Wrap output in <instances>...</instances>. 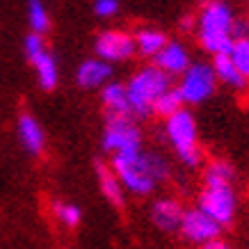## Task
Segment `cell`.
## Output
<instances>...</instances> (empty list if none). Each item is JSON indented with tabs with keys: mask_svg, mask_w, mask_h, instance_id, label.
Returning <instances> with one entry per match:
<instances>
[{
	"mask_svg": "<svg viewBox=\"0 0 249 249\" xmlns=\"http://www.w3.org/2000/svg\"><path fill=\"white\" fill-rule=\"evenodd\" d=\"M110 167L119 178L121 188L140 196L151 195L158 183L169 178V162L160 153H121L112 156Z\"/></svg>",
	"mask_w": 249,
	"mask_h": 249,
	"instance_id": "cell-1",
	"label": "cell"
},
{
	"mask_svg": "<svg viewBox=\"0 0 249 249\" xmlns=\"http://www.w3.org/2000/svg\"><path fill=\"white\" fill-rule=\"evenodd\" d=\"M233 21L235 16L224 0H208L201 7L199 18H196V35H199V41L208 53L224 55L231 51Z\"/></svg>",
	"mask_w": 249,
	"mask_h": 249,
	"instance_id": "cell-2",
	"label": "cell"
},
{
	"mask_svg": "<svg viewBox=\"0 0 249 249\" xmlns=\"http://www.w3.org/2000/svg\"><path fill=\"white\" fill-rule=\"evenodd\" d=\"M172 87V78L162 73L158 67H144L126 85V96L130 103L133 117H149L153 112V103Z\"/></svg>",
	"mask_w": 249,
	"mask_h": 249,
	"instance_id": "cell-3",
	"label": "cell"
},
{
	"mask_svg": "<svg viewBox=\"0 0 249 249\" xmlns=\"http://www.w3.org/2000/svg\"><path fill=\"white\" fill-rule=\"evenodd\" d=\"M165 135L183 165L196 167L201 162V146H199V140H196V124L190 110L183 107L181 112L165 119Z\"/></svg>",
	"mask_w": 249,
	"mask_h": 249,
	"instance_id": "cell-4",
	"label": "cell"
},
{
	"mask_svg": "<svg viewBox=\"0 0 249 249\" xmlns=\"http://www.w3.org/2000/svg\"><path fill=\"white\" fill-rule=\"evenodd\" d=\"M101 146L103 151L112 153V156L137 153L142 151V133L130 117H107Z\"/></svg>",
	"mask_w": 249,
	"mask_h": 249,
	"instance_id": "cell-5",
	"label": "cell"
},
{
	"mask_svg": "<svg viewBox=\"0 0 249 249\" xmlns=\"http://www.w3.org/2000/svg\"><path fill=\"white\" fill-rule=\"evenodd\" d=\"M215 87H217V78H215V71L211 64L195 62L185 69V73L176 85V91L181 94L183 103L196 106V103H204L206 98H211Z\"/></svg>",
	"mask_w": 249,
	"mask_h": 249,
	"instance_id": "cell-6",
	"label": "cell"
},
{
	"mask_svg": "<svg viewBox=\"0 0 249 249\" xmlns=\"http://www.w3.org/2000/svg\"><path fill=\"white\" fill-rule=\"evenodd\" d=\"M196 208L208 215V217L219 224V227H229L235 217V208H238V199H235L233 185H222V188H204L199 195V204Z\"/></svg>",
	"mask_w": 249,
	"mask_h": 249,
	"instance_id": "cell-7",
	"label": "cell"
},
{
	"mask_svg": "<svg viewBox=\"0 0 249 249\" xmlns=\"http://www.w3.org/2000/svg\"><path fill=\"white\" fill-rule=\"evenodd\" d=\"M94 51L98 60L114 64V62L128 60L135 53V41H133V35L124 30H103L94 39Z\"/></svg>",
	"mask_w": 249,
	"mask_h": 249,
	"instance_id": "cell-8",
	"label": "cell"
},
{
	"mask_svg": "<svg viewBox=\"0 0 249 249\" xmlns=\"http://www.w3.org/2000/svg\"><path fill=\"white\" fill-rule=\"evenodd\" d=\"M178 233L188 242H195V245H201V247H204L208 242L217 240L219 233H222V227L215 224V222H213L208 215H204L199 208H188V211H183Z\"/></svg>",
	"mask_w": 249,
	"mask_h": 249,
	"instance_id": "cell-9",
	"label": "cell"
},
{
	"mask_svg": "<svg viewBox=\"0 0 249 249\" xmlns=\"http://www.w3.org/2000/svg\"><path fill=\"white\" fill-rule=\"evenodd\" d=\"M190 64H192V62H190V53L185 51V46L178 44V41H167V44L162 46V51L153 57V67H158L160 71L167 73L169 78L183 76Z\"/></svg>",
	"mask_w": 249,
	"mask_h": 249,
	"instance_id": "cell-10",
	"label": "cell"
},
{
	"mask_svg": "<svg viewBox=\"0 0 249 249\" xmlns=\"http://www.w3.org/2000/svg\"><path fill=\"white\" fill-rule=\"evenodd\" d=\"M112 64L98 60V57H91V60H85L80 67L76 69V83L85 89H94V87H103V85L110 83L112 78Z\"/></svg>",
	"mask_w": 249,
	"mask_h": 249,
	"instance_id": "cell-11",
	"label": "cell"
},
{
	"mask_svg": "<svg viewBox=\"0 0 249 249\" xmlns=\"http://www.w3.org/2000/svg\"><path fill=\"white\" fill-rule=\"evenodd\" d=\"M183 219V206L176 199H158L151 206V222L160 231H178Z\"/></svg>",
	"mask_w": 249,
	"mask_h": 249,
	"instance_id": "cell-12",
	"label": "cell"
},
{
	"mask_svg": "<svg viewBox=\"0 0 249 249\" xmlns=\"http://www.w3.org/2000/svg\"><path fill=\"white\" fill-rule=\"evenodd\" d=\"M16 133H18V140H21L23 149L32 156H41L46 146V135L44 128L32 114H21L18 117V126H16Z\"/></svg>",
	"mask_w": 249,
	"mask_h": 249,
	"instance_id": "cell-13",
	"label": "cell"
},
{
	"mask_svg": "<svg viewBox=\"0 0 249 249\" xmlns=\"http://www.w3.org/2000/svg\"><path fill=\"white\" fill-rule=\"evenodd\" d=\"M101 103L106 106L107 117H130V103L126 96V85L121 83H107L101 89Z\"/></svg>",
	"mask_w": 249,
	"mask_h": 249,
	"instance_id": "cell-14",
	"label": "cell"
},
{
	"mask_svg": "<svg viewBox=\"0 0 249 249\" xmlns=\"http://www.w3.org/2000/svg\"><path fill=\"white\" fill-rule=\"evenodd\" d=\"M94 172H96L98 188H101L103 196H106V199H107V201H110L112 206L121 208V206H124V188H121L119 178L114 176L112 167L106 165L103 160H96V162H94Z\"/></svg>",
	"mask_w": 249,
	"mask_h": 249,
	"instance_id": "cell-15",
	"label": "cell"
},
{
	"mask_svg": "<svg viewBox=\"0 0 249 249\" xmlns=\"http://www.w3.org/2000/svg\"><path fill=\"white\" fill-rule=\"evenodd\" d=\"M133 41H135V53L144 55V57H156L162 51V46L167 44V37L165 32L156 30V28H140L133 35Z\"/></svg>",
	"mask_w": 249,
	"mask_h": 249,
	"instance_id": "cell-16",
	"label": "cell"
},
{
	"mask_svg": "<svg viewBox=\"0 0 249 249\" xmlns=\"http://www.w3.org/2000/svg\"><path fill=\"white\" fill-rule=\"evenodd\" d=\"M213 71H215V78L222 80L224 85L229 87H233V89H245L247 87V80L240 76V71L233 67V62L229 57V53L224 55H215V60H213Z\"/></svg>",
	"mask_w": 249,
	"mask_h": 249,
	"instance_id": "cell-17",
	"label": "cell"
},
{
	"mask_svg": "<svg viewBox=\"0 0 249 249\" xmlns=\"http://www.w3.org/2000/svg\"><path fill=\"white\" fill-rule=\"evenodd\" d=\"M35 64V73H37V80L41 85V89L51 91L57 87V80H60V69H57V60H55L53 55L46 51L37 62H32Z\"/></svg>",
	"mask_w": 249,
	"mask_h": 249,
	"instance_id": "cell-18",
	"label": "cell"
},
{
	"mask_svg": "<svg viewBox=\"0 0 249 249\" xmlns=\"http://www.w3.org/2000/svg\"><path fill=\"white\" fill-rule=\"evenodd\" d=\"M233 167L227 160H213L211 165L204 169V188H222L233 183Z\"/></svg>",
	"mask_w": 249,
	"mask_h": 249,
	"instance_id": "cell-19",
	"label": "cell"
},
{
	"mask_svg": "<svg viewBox=\"0 0 249 249\" xmlns=\"http://www.w3.org/2000/svg\"><path fill=\"white\" fill-rule=\"evenodd\" d=\"M183 106H185V103H183L181 94L176 91V87H169V89L153 103V112L158 114V117H162V119H169L172 114L181 112Z\"/></svg>",
	"mask_w": 249,
	"mask_h": 249,
	"instance_id": "cell-20",
	"label": "cell"
},
{
	"mask_svg": "<svg viewBox=\"0 0 249 249\" xmlns=\"http://www.w3.org/2000/svg\"><path fill=\"white\" fill-rule=\"evenodd\" d=\"M28 21H30L32 32L44 37V32L51 28V16L44 0H28Z\"/></svg>",
	"mask_w": 249,
	"mask_h": 249,
	"instance_id": "cell-21",
	"label": "cell"
},
{
	"mask_svg": "<svg viewBox=\"0 0 249 249\" xmlns=\"http://www.w3.org/2000/svg\"><path fill=\"white\" fill-rule=\"evenodd\" d=\"M53 213H55V217H57V222L67 229H76L78 224H80V219H83L80 206L71 204V201H55Z\"/></svg>",
	"mask_w": 249,
	"mask_h": 249,
	"instance_id": "cell-22",
	"label": "cell"
},
{
	"mask_svg": "<svg viewBox=\"0 0 249 249\" xmlns=\"http://www.w3.org/2000/svg\"><path fill=\"white\" fill-rule=\"evenodd\" d=\"M229 57L233 62V67L240 71V76L249 80V37L247 39H233Z\"/></svg>",
	"mask_w": 249,
	"mask_h": 249,
	"instance_id": "cell-23",
	"label": "cell"
},
{
	"mask_svg": "<svg viewBox=\"0 0 249 249\" xmlns=\"http://www.w3.org/2000/svg\"><path fill=\"white\" fill-rule=\"evenodd\" d=\"M23 51H25V57H28L30 62H37L39 57L46 53L44 37H41V35H35V32H30L28 37L23 39Z\"/></svg>",
	"mask_w": 249,
	"mask_h": 249,
	"instance_id": "cell-24",
	"label": "cell"
},
{
	"mask_svg": "<svg viewBox=\"0 0 249 249\" xmlns=\"http://www.w3.org/2000/svg\"><path fill=\"white\" fill-rule=\"evenodd\" d=\"M94 7V14L101 16V18H110L119 12V0H94L91 2Z\"/></svg>",
	"mask_w": 249,
	"mask_h": 249,
	"instance_id": "cell-25",
	"label": "cell"
},
{
	"mask_svg": "<svg viewBox=\"0 0 249 249\" xmlns=\"http://www.w3.org/2000/svg\"><path fill=\"white\" fill-rule=\"evenodd\" d=\"M231 35H233V39H247V35H249V23L247 21H238V18H235V21H233V28H231Z\"/></svg>",
	"mask_w": 249,
	"mask_h": 249,
	"instance_id": "cell-26",
	"label": "cell"
},
{
	"mask_svg": "<svg viewBox=\"0 0 249 249\" xmlns=\"http://www.w3.org/2000/svg\"><path fill=\"white\" fill-rule=\"evenodd\" d=\"M201 249H231V247H229L224 240H219V238H217V240H213V242H208V245H204Z\"/></svg>",
	"mask_w": 249,
	"mask_h": 249,
	"instance_id": "cell-27",
	"label": "cell"
}]
</instances>
